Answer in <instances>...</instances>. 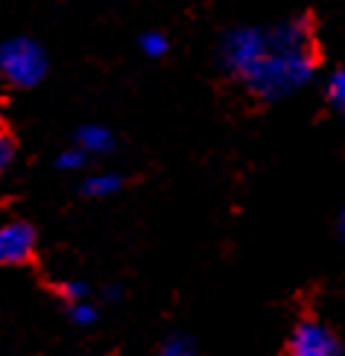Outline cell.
<instances>
[{"label":"cell","mask_w":345,"mask_h":356,"mask_svg":"<svg viewBox=\"0 0 345 356\" xmlns=\"http://www.w3.org/2000/svg\"><path fill=\"white\" fill-rule=\"evenodd\" d=\"M0 129H3V117H0Z\"/></svg>","instance_id":"9a60e30c"},{"label":"cell","mask_w":345,"mask_h":356,"mask_svg":"<svg viewBox=\"0 0 345 356\" xmlns=\"http://www.w3.org/2000/svg\"><path fill=\"white\" fill-rule=\"evenodd\" d=\"M47 76V53L33 38L0 41V82L9 88H36Z\"/></svg>","instance_id":"7a4b0ae2"},{"label":"cell","mask_w":345,"mask_h":356,"mask_svg":"<svg viewBox=\"0 0 345 356\" xmlns=\"http://www.w3.org/2000/svg\"><path fill=\"white\" fill-rule=\"evenodd\" d=\"M339 234H342V240H345V211H342V216H339Z\"/></svg>","instance_id":"5bb4252c"},{"label":"cell","mask_w":345,"mask_h":356,"mask_svg":"<svg viewBox=\"0 0 345 356\" xmlns=\"http://www.w3.org/2000/svg\"><path fill=\"white\" fill-rule=\"evenodd\" d=\"M339 339L325 327V324L305 318L296 324V330L290 336L287 356H339Z\"/></svg>","instance_id":"3957f363"},{"label":"cell","mask_w":345,"mask_h":356,"mask_svg":"<svg viewBox=\"0 0 345 356\" xmlns=\"http://www.w3.org/2000/svg\"><path fill=\"white\" fill-rule=\"evenodd\" d=\"M307 47L302 26H287L281 33L240 29L226 44V62L252 91L278 97L310 76L313 58Z\"/></svg>","instance_id":"6da1fadb"},{"label":"cell","mask_w":345,"mask_h":356,"mask_svg":"<svg viewBox=\"0 0 345 356\" xmlns=\"http://www.w3.org/2000/svg\"><path fill=\"white\" fill-rule=\"evenodd\" d=\"M59 292H62V298H65L68 304H73V301H82L85 295H88L85 284H77V280H68V284H62V286H59Z\"/></svg>","instance_id":"4fadbf2b"},{"label":"cell","mask_w":345,"mask_h":356,"mask_svg":"<svg viewBox=\"0 0 345 356\" xmlns=\"http://www.w3.org/2000/svg\"><path fill=\"white\" fill-rule=\"evenodd\" d=\"M56 164L62 167V170H79V167L85 164V152L79 149V146H77V149H68V152L59 155Z\"/></svg>","instance_id":"7c38bea8"},{"label":"cell","mask_w":345,"mask_h":356,"mask_svg":"<svg viewBox=\"0 0 345 356\" xmlns=\"http://www.w3.org/2000/svg\"><path fill=\"white\" fill-rule=\"evenodd\" d=\"M77 146L88 155V152H109L112 146H114V138H112V131L106 126H82L77 131Z\"/></svg>","instance_id":"5b68a950"},{"label":"cell","mask_w":345,"mask_h":356,"mask_svg":"<svg viewBox=\"0 0 345 356\" xmlns=\"http://www.w3.org/2000/svg\"><path fill=\"white\" fill-rule=\"evenodd\" d=\"M36 228L29 222H3L0 225V266H24L36 254Z\"/></svg>","instance_id":"277c9868"},{"label":"cell","mask_w":345,"mask_h":356,"mask_svg":"<svg viewBox=\"0 0 345 356\" xmlns=\"http://www.w3.org/2000/svg\"><path fill=\"white\" fill-rule=\"evenodd\" d=\"M68 313H70V318L77 321V324H91V321L97 318V309L88 304L85 298H82V301H73V304L68 307Z\"/></svg>","instance_id":"30bf717a"},{"label":"cell","mask_w":345,"mask_h":356,"mask_svg":"<svg viewBox=\"0 0 345 356\" xmlns=\"http://www.w3.org/2000/svg\"><path fill=\"white\" fill-rule=\"evenodd\" d=\"M15 155H18V140H15V135L6 131V126H3L0 129V175L12 167Z\"/></svg>","instance_id":"52a82bcc"},{"label":"cell","mask_w":345,"mask_h":356,"mask_svg":"<svg viewBox=\"0 0 345 356\" xmlns=\"http://www.w3.org/2000/svg\"><path fill=\"white\" fill-rule=\"evenodd\" d=\"M161 356H197V350H193L187 339H170V342L164 345Z\"/></svg>","instance_id":"8fae6325"},{"label":"cell","mask_w":345,"mask_h":356,"mask_svg":"<svg viewBox=\"0 0 345 356\" xmlns=\"http://www.w3.org/2000/svg\"><path fill=\"white\" fill-rule=\"evenodd\" d=\"M328 99H331V106L339 114H345V67L337 70L331 76V82H328Z\"/></svg>","instance_id":"ba28073f"},{"label":"cell","mask_w":345,"mask_h":356,"mask_svg":"<svg viewBox=\"0 0 345 356\" xmlns=\"http://www.w3.org/2000/svg\"><path fill=\"white\" fill-rule=\"evenodd\" d=\"M123 178L114 175V172H97V175H88L82 181V193L85 196H94V199H102V196H112V193L120 190Z\"/></svg>","instance_id":"8992f818"},{"label":"cell","mask_w":345,"mask_h":356,"mask_svg":"<svg viewBox=\"0 0 345 356\" xmlns=\"http://www.w3.org/2000/svg\"><path fill=\"white\" fill-rule=\"evenodd\" d=\"M141 50L146 56H164L167 53V38H164L161 33H144L141 35Z\"/></svg>","instance_id":"9c48e42d"}]
</instances>
